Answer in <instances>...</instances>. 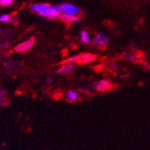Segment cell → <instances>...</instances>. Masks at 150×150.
<instances>
[{"mask_svg": "<svg viewBox=\"0 0 150 150\" xmlns=\"http://www.w3.org/2000/svg\"><path fill=\"white\" fill-rule=\"evenodd\" d=\"M30 9L35 13H38L39 16L46 17L48 19H55L57 18L60 13V8L59 6H52L50 4H33L30 6Z\"/></svg>", "mask_w": 150, "mask_h": 150, "instance_id": "6da1fadb", "label": "cell"}, {"mask_svg": "<svg viewBox=\"0 0 150 150\" xmlns=\"http://www.w3.org/2000/svg\"><path fill=\"white\" fill-rule=\"evenodd\" d=\"M96 59V56L91 53H83L80 55L70 57L64 61V63H89Z\"/></svg>", "mask_w": 150, "mask_h": 150, "instance_id": "7a4b0ae2", "label": "cell"}, {"mask_svg": "<svg viewBox=\"0 0 150 150\" xmlns=\"http://www.w3.org/2000/svg\"><path fill=\"white\" fill-rule=\"evenodd\" d=\"M60 8V13H67V15H72V16H77L81 13V9L77 7L76 6L69 3H61L59 5Z\"/></svg>", "mask_w": 150, "mask_h": 150, "instance_id": "3957f363", "label": "cell"}, {"mask_svg": "<svg viewBox=\"0 0 150 150\" xmlns=\"http://www.w3.org/2000/svg\"><path fill=\"white\" fill-rule=\"evenodd\" d=\"M93 86L95 90H97L99 92H107V91H110L112 88V82L109 80H106V79L95 81V82H93Z\"/></svg>", "mask_w": 150, "mask_h": 150, "instance_id": "277c9868", "label": "cell"}, {"mask_svg": "<svg viewBox=\"0 0 150 150\" xmlns=\"http://www.w3.org/2000/svg\"><path fill=\"white\" fill-rule=\"evenodd\" d=\"M35 44V38H31L29 40H25V42L18 44L17 46H16L15 48V50L16 52H26V51H28L29 50H31L33 45Z\"/></svg>", "mask_w": 150, "mask_h": 150, "instance_id": "5b68a950", "label": "cell"}, {"mask_svg": "<svg viewBox=\"0 0 150 150\" xmlns=\"http://www.w3.org/2000/svg\"><path fill=\"white\" fill-rule=\"evenodd\" d=\"M109 42V38L103 33H98L93 40V44L99 49L104 50Z\"/></svg>", "mask_w": 150, "mask_h": 150, "instance_id": "8992f818", "label": "cell"}, {"mask_svg": "<svg viewBox=\"0 0 150 150\" xmlns=\"http://www.w3.org/2000/svg\"><path fill=\"white\" fill-rule=\"evenodd\" d=\"M59 17L60 18L61 21L66 22V23H77L81 20V18L77 16H72V15H67V13H60Z\"/></svg>", "mask_w": 150, "mask_h": 150, "instance_id": "52a82bcc", "label": "cell"}, {"mask_svg": "<svg viewBox=\"0 0 150 150\" xmlns=\"http://www.w3.org/2000/svg\"><path fill=\"white\" fill-rule=\"evenodd\" d=\"M73 69H74V66L72 63H66L59 69L56 71V73L57 74H69V73H71Z\"/></svg>", "mask_w": 150, "mask_h": 150, "instance_id": "ba28073f", "label": "cell"}, {"mask_svg": "<svg viewBox=\"0 0 150 150\" xmlns=\"http://www.w3.org/2000/svg\"><path fill=\"white\" fill-rule=\"evenodd\" d=\"M79 98V93L76 91H69L67 93V99L70 101V102H75L76 100H78Z\"/></svg>", "mask_w": 150, "mask_h": 150, "instance_id": "9c48e42d", "label": "cell"}, {"mask_svg": "<svg viewBox=\"0 0 150 150\" xmlns=\"http://www.w3.org/2000/svg\"><path fill=\"white\" fill-rule=\"evenodd\" d=\"M80 39H81L82 42H83L84 43H86V44H89L90 42H91L89 34H88L87 31H86V30H82L80 32Z\"/></svg>", "mask_w": 150, "mask_h": 150, "instance_id": "30bf717a", "label": "cell"}, {"mask_svg": "<svg viewBox=\"0 0 150 150\" xmlns=\"http://www.w3.org/2000/svg\"><path fill=\"white\" fill-rule=\"evenodd\" d=\"M6 91L5 90H0V104H6Z\"/></svg>", "mask_w": 150, "mask_h": 150, "instance_id": "8fae6325", "label": "cell"}, {"mask_svg": "<svg viewBox=\"0 0 150 150\" xmlns=\"http://www.w3.org/2000/svg\"><path fill=\"white\" fill-rule=\"evenodd\" d=\"M13 3V0H0V6L5 7V6H9Z\"/></svg>", "mask_w": 150, "mask_h": 150, "instance_id": "7c38bea8", "label": "cell"}, {"mask_svg": "<svg viewBox=\"0 0 150 150\" xmlns=\"http://www.w3.org/2000/svg\"><path fill=\"white\" fill-rule=\"evenodd\" d=\"M10 21H11V16L9 15H7V13H5V15H2L1 16H0V22L8 23Z\"/></svg>", "mask_w": 150, "mask_h": 150, "instance_id": "4fadbf2b", "label": "cell"}, {"mask_svg": "<svg viewBox=\"0 0 150 150\" xmlns=\"http://www.w3.org/2000/svg\"><path fill=\"white\" fill-rule=\"evenodd\" d=\"M11 22H13V23L17 24V18L16 17H11Z\"/></svg>", "mask_w": 150, "mask_h": 150, "instance_id": "5bb4252c", "label": "cell"}, {"mask_svg": "<svg viewBox=\"0 0 150 150\" xmlns=\"http://www.w3.org/2000/svg\"><path fill=\"white\" fill-rule=\"evenodd\" d=\"M52 82H53V79H52L51 77H48V79H47V83L50 85V84H52Z\"/></svg>", "mask_w": 150, "mask_h": 150, "instance_id": "9a60e30c", "label": "cell"}, {"mask_svg": "<svg viewBox=\"0 0 150 150\" xmlns=\"http://www.w3.org/2000/svg\"><path fill=\"white\" fill-rule=\"evenodd\" d=\"M8 46H9L8 43H4V45H0V48H1V49H6V48H7Z\"/></svg>", "mask_w": 150, "mask_h": 150, "instance_id": "2e32d148", "label": "cell"}]
</instances>
